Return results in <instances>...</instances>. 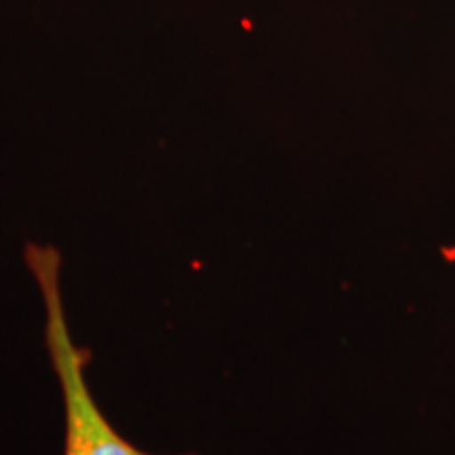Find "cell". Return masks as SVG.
<instances>
[{
	"label": "cell",
	"mask_w": 455,
	"mask_h": 455,
	"mask_svg": "<svg viewBox=\"0 0 455 455\" xmlns=\"http://www.w3.org/2000/svg\"><path fill=\"white\" fill-rule=\"evenodd\" d=\"M26 264L41 289L44 341L64 396V455H152L141 451L114 428L89 388L84 367L91 355L89 350L76 346L68 327L64 295H61V253L53 244L28 243Z\"/></svg>",
	"instance_id": "cell-1"
}]
</instances>
